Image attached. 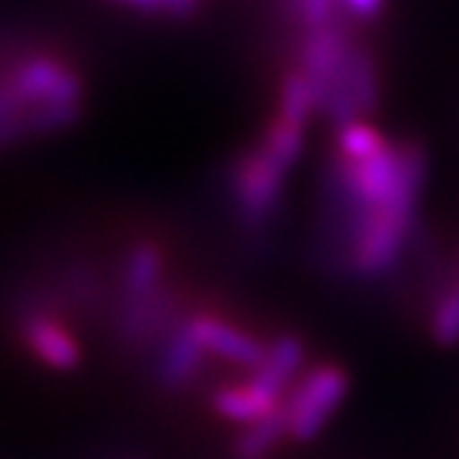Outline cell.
Returning <instances> with one entry per match:
<instances>
[{
  "label": "cell",
  "mask_w": 459,
  "mask_h": 459,
  "mask_svg": "<svg viewBox=\"0 0 459 459\" xmlns=\"http://www.w3.org/2000/svg\"><path fill=\"white\" fill-rule=\"evenodd\" d=\"M188 326L191 338L203 346V351H213V354H221L224 359H233L238 366H247V368H260L266 363V349L260 346L255 338L238 333L236 326H230L219 318H208V316H200L194 318Z\"/></svg>",
  "instance_id": "277c9868"
},
{
  "label": "cell",
  "mask_w": 459,
  "mask_h": 459,
  "mask_svg": "<svg viewBox=\"0 0 459 459\" xmlns=\"http://www.w3.org/2000/svg\"><path fill=\"white\" fill-rule=\"evenodd\" d=\"M299 363H302V343L297 338H282L266 354V363L257 368V374L252 377V385L269 393L272 399H280L285 382L299 368Z\"/></svg>",
  "instance_id": "8992f818"
},
{
  "label": "cell",
  "mask_w": 459,
  "mask_h": 459,
  "mask_svg": "<svg viewBox=\"0 0 459 459\" xmlns=\"http://www.w3.org/2000/svg\"><path fill=\"white\" fill-rule=\"evenodd\" d=\"M285 172L266 158V152H249L241 160V169L236 178V191L247 216L264 219L280 200Z\"/></svg>",
  "instance_id": "3957f363"
},
{
  "label": "cell",
  "mask_w": 459,
  "mask_h": 459,
  "mask_svg": "<svg viewBox=\"0 0 459 459\" xmlns=\"http://www.w3.org/2000/svg\"><path fill=\"white\" fill-rule=\"evenodd\" d=\"M28 343L53 368H73L81 359V351L73 335L64 333L58 324L48 318H34L28 324Z\"/></svg>",
  "instance_id": "5b68a950"
},
{
  "label": "cell",
  "mask_w": 459,
  "mask_h": 459,
  "mask_svg": "<svg viewBox=\"0 0 459 459\" xmlns=\"http://www.w3.org/2000/svg\"><path fill=\"white\" fill-rule=\"evenodd\" d=\"M302 142H305V127L302 125H293L282 117H277V122L272 125L269 136H266V144H264V152L272 163L285 172L293 160L299 158L302 152Z\"/></svg>",
  "instance_id": "8fae6325"
},
{
  "label": "cell",
  "mask_w": 459,
  "mask_h": 459,
  "mask_svg": "<svg viewBox=\"0 0 459 459\" xmlns=\"http://www.w3.org/2000/svg\"><path fill=\"white\" fill-rule=\"evenodd\" d=\"M318 108L316 100V91L310 86V81L299 73V75H288L285 86H282V106H280V117L293 122V125H302L307 122L310 111Z\"/></svg>",
  "instance_id": "7c38bea8"
},
{
  "label": "cell",
  "mask_w": 459,
  "mask_h": 459,
  "mask_svg": "<svg viewBox=\"0 0 459 459\" xmlns=\"http://www.w3.org/2000/svg\"><path fill=\"white\" fill-rule=\"evenodd\" d=\"M429 333L440 346L459 343V277L440 288V297L429 316Z\"/></svg>",
  "instance_id": "9c48e42d"
},
{
  "label": "cell",
  "mask_w": 459,
  "mask_h": 459,
  "mask_svg": "<svg viewBox=\"0 0 459 459\" xmlns=\"http://www.w3.org/2000/svg\"><path fill=\"white\" fill-rule=\"evenodd\" d=\"M200 357H203V346L191 338L188 326H183V330L172 338L167 354H163V359H160V377H163V382L175 387V385L191 379L196 366H200Z\"/></svg>",
  "instance_id": "ba28073f"
},
{
  "label": "cell",
  "mask_w": 459,
  "mask_h": 459,
  "mask_svg": "<svg viewBox=\"0 0 459 459\" xmlns=\"http://www.w3.org/2000/svg\"><path fill=\"white\" fill-rule=\"evenodd\" d=\"M6 91L20 106H78L81 103V81L67 67L50 58H30L20 64Z\"/></svg>",
  "instance_id": "7a4b0ae2"
},
{
  "label": "cell",
  "mask_w": 459,
  "mask_h": 459,
  "mask_svg": "<svg viewBox=\"0 0 459 459\" xmlns=\"http://www.w3.org/2000/svg\"><path fill=\"white\" fill-rule=\"evenodd\" d=\"M285 432H288V415H285V410H277L274 415L252 423V429L241 437L238 448L247 459H257L266 448H272Z\"/></svg>",
  "instance_id": "4fadbf2b"
},
{
  "label": "cell",
  "mask_w": 459,
  "mask_h": 459,
  "mask_svg": "<svg viewBox=\"0 0 459 459\" xmlns=\"http://www.w3.org/2000/svg\"><path fill=\"white\" fill-rule=\"evenodd\" d=\"M160 257L152 247H139L127 264V293L136 305H144L158 288Z\"/></svg>",
  "instance_id": "30bf717a"
},
{
  "label": "cell",
  "mask_w": 459,
  "mask_h": 459,
  "mask_svg": "<svg viewBox=\"0 0 459 459\" xmlns=\"http://www.w3.org/2000/svg\"><path fill=\"white\" fill-rule=\"evenodd\" d=\"M216 410L224 418L233 420H247V423H257L269 415L277 412V399H272L269 393H264L260 387H255L252 382L247 387H230V390H219L216 393Z\"/></svg>",
  "instance_id": "52a82bcc"
},
{
  "label": "cell",
  "mask_w": 459,
  "mask_h": 459,
  "mask_svg": "<svg viewBox=\"0 0 459 459\" xmlns=\"http://www.w3.org/2000/svg\"><path fill=\"white\" fill-rule=\"evenodd\" d=\"M349 393V377L338 366H321L310 371V377L302 382V387L293 393L290 404L285 407L288 415V432L297 440L316 437L333 412L341 407V402Z\"/></svg>",
  "instance_id": "6da1fadb"
}]
</instances>
